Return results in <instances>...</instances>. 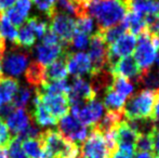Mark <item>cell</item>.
Wrapping results in <instances>:
<instances>
[{"label": "cell", "mask_w": 159, "mask_h": 158, "mask_svg": "<svg viewBox=\"0 0 159 158\" xmlns=\"http://www.w3.org/2000/svg\"><path fill=\"white\" fill-rule=\"evenodd\" d=\"M127 12L124 0H88L82 6V15L96 20L98 32L119 24Z\"/></svg>", "instance_id": "obj_1"}, {"label": "cell", "mask_w": 159, "mask_h": 158, "mask_svg": "<svg viewBox=\"0 0 159 158\" xmlns=\"http://www.w3.org/2000/svg\"><path fill=\"white\" fill-rule=\"evenodd\" d=\"M40 141L43 148L44 158H78L80 146L64 139L59 131L48 129L41 132Z\"/></svg>", "instance_id": "obj_2"}, {"label": "cell", "mask_w": 159, "mask_h": 158, "mask_svg": "<svg viewBox=\"0 0 159 158\" xmlns=\"http://www.w3.org/2000/svg\"><path fill=\"white\" fill-rule=\"evenodd\" d=\"M156 91L142 90L127 100L124 107V117L131 120H152Z\"/></svg>", "instance_id": "obj_3"}, {"label": "cell", "mask_w": 159, "mask_h": 158, "mask_svg": "<svg viewBox=\"0 0 159 158\" xmlns=\"http://www.w3.org/2000/svg\"><path fill=\"white\" fill-rule=\"evenodd\" d=\"M157 44L154 37H152L145 30L136 38V46L133 51V59L138 65L141 75L149 72L152 65L156 61L157 54Z\"/></svg>", "instance_id": "obj_4"}, {"label": "cell", "mask_w": 159, "mask_h": 158, "mask_svg": "<svg viewBox=\"0 0 159 158\" xmlns=\"http://www.w3.org/2000/svg\"><path fill=\"white\" fill-rule=\"evenodd\" d=\"M30 54L32 52H27L22 50V48L14 47L9 52L4 53L0 63L1 70H3L7 77H20L30 64Z\"/></svg>", "instance_id": "obj_5"}, {"label": "cell", "mask_w": 159, "mask_h": 158, "mask_svg": "<svg viewBox=\"0 0 159 158\" xmlns=\"http://www.w3.org/2000/svg\"><path fill=\"white\" fill-rule=\"evenodd\" d=\"M71 116L75 117L84 126L94 128L104 116V105L98 99H93L86 104H73Z\"/></svg>", "instance_id": "obj_6"}, {"label": "cell", "mask_w": 159, "mask_h": 158, "mask_svg": "<svg viewBox=\"0 0 159 158\" xmlns=\"http://www.w3.org/2000/svg\"><path fill=\"white\" fill-rule=\"evenodd\" d=\"M49 29L54 33L65 46L70 48V41L76 34V21L73 17L55 10L50 17Z\"/></svg>", "instance_id": "obj_7"}, {"label": "cell", "mask_w": 159, "mask_h": 158, "mask_svg": "<svg viewBox=\"0 0 159 158\" xmlns=\"http://www.w3.org/2000/svg\"><path fill=\"white\" fill-rule=\"evenodd\" d=\"M81 158H109L104 135L96 128H91L89 135L80 147Z\"/></svg>", "instance_id": "obj_8"}, {"label": "cell", "mask_w": 159, "mask_h": 158, "mask_svg": "<svg viewBox=\"0 0 159 158\" xmlns=\"http://www.w3.org/2000/svg\"><path fill=\"white\" fill-rule=\"evenodd\" d=\"M59 132L64 139L75 144H82L89 135L88 127L84 126L75 117L66 115L57 124Z\"/></svg>", "instance_id": "obj_9"}, {"label": "cell", "mask_w": 159, "mask_h": 158, "mask_svg": "<svg viewBox=\"0 0 159 158\" xmlns=\"http://www.w3.org/2000/svg\"><path fill=\"white\" fill-rule=\"evenodd\" d=\"M135 46L136 37L129 33H126L119 39L116 40L114 43L107 47L106 65L108 66V68H111L119 60L126 56H130V54L133 53Z\"/></svg>", "instance_id": "obj_10"}, {"label": "cell", "mask_w": 159, "mask_h": 158, "mask_svg": "<svg viewBox=\"0 0 159 158\" xmlns=\"http://www.w3.org/2000/svg\"><path fill=\"white\" fill-rule=\"evenodd\" d=\"M90 48H89V59L92 64L91 76L101 74L106 66L107 61V47L98 32H95L90 38Z\"/></svg>", "instance_id": "obj_11"}, {"label": "cell", "mask_w": 159, "mask_h": 158, "mask_svg": "<svg viewBox=\"0 0 159 158\" xmlns=\"http://www.w3.org/2000/svg\"><path fill=\"white\" fill-rule=\"evenodd\" d=\"M36 92L39 94L43 106L57 120L68 115L70 105L66 94H47L40 92L38 89H36Z\"/></svg>", "instance_id": "obj_12"}, {"label": "cell", "mask_w": 159, "mask_h": 158, "mask_svg": "<svg viewBox=\"0 0 159 158\" xmlns=\"http://www.w3.org/2000/svg\"><path fill=\"white\" fill-rule=\"evenodd\" d=\"M69 105L73 104H86L87 102L96 97V92L93 86L84 78H75L69 86V92L67 94Z\"/></svg>", "instance_id": "obj_13"}, {"label": "cell", "mask_w": 159, "mask_h": 158, "mask_svg": "<svg viewBox=\"0 0 159 158\" xmlns=\"http://www.w3.org/2000/svg\"><path fill=\"white\" fill-rule=\"evenodd\" d=\"M67 72L75 78H81L84 75H91L92 64L89 55L84 52H67L65 55Z\"/></svg>", "instance_id": "obj_14"}, {"label": "cell", "mask_w": 159, "mask_h": 158, "mask_svg": "<svg viewBox=\"0 0 159 158\" xmlns=\"http://www.w3.org/2000/svg\"><path fill=\"white\" fill-rule=\"evenodd\" d=\"M69 49L65 47L64 44H55V46H48V44L39 43L36 47H34L33 51L36 57V62L43 65L44 67L54 62L55 60L60 59L63 55L69 52Z\"/></svg>", "instance_id": "obj_15"}, {"label": "cell", "mask_w": 159, "mask_h": 158, "mask_svg": "<svg viewBox=\"0 0 159 158\" xmlns=\"http://www.w3.org/2000/svg\"><path fill=\"white\" fill-rule=\"evenodd\" d=\"M139 133L131 127L127 120H122L116 128L117 148L135 153V142Z\"/></svg>", "instance_id": "obj_16"}, {"label": "cell", "mask_w": 159, "mask_h": 158, "mask_svg": "<svg viewBox=\"0 0 159 158\" xmlns=\"http://www.w3.org/2000/svg\"><path fill=\"white\" fill-rule=\"evenodd\" d=\"M111 76L122 77L126 79H136L139 81L141 77V72L136 65L135 61L132 56H126L124 59L116 62L111 68H109Z\"/></svg>", "instance_id": "obj_17"}, {"label": "cell", "mask_w": 159, "mask_h": 158, "mask_svg": "<svg viewBox=\"0 0 159 158\" xmlns=\"http://www.w3.org/2000/svg\"><path fill=\"white\" fill-rule=\"evenodd\" d=\"M33 121V118L30 114L27 112L26 108H15V111L7 117V127H8L9 132L11 135H14V138L20 132L24 130L30 122Z\"/></svg>", "instance_id": "obj_18"}, {"label": "cell", "mask_w": 159, "mask_h": 158, "mask_svg": "<svg viewBox=\"0 0 159 158\" xmlns=\"http://www.w3.org/2000/svg\"><path fill=\"white\" fill-rule=\"evenodd\" d=\"M33 116L32 118L35 119L36 124L38 127H48V126H55L57 124V120L48 112L43 104L41 103V100L39 94L35 91V97L33 100Z\"/></svg>", "instance_id": "obj_19"}, {"label": "cell", "mask_w": 159, "mask_h": 158, "mask_svg": "<svg viewBox=\"0 0 159 158\" xmlns=\"http://www.w3.org/2000/svg\"><path fill=\"white\" fill-rule=\"evenodd\" d=\"M44 72H46V67L43 65L36 61L30 62L25 70V79L27 84L35 89H39L46 82Z\"/></svg>", "instance_id": "obj_20"}, {"label": "cell", "mask_w": 159, "mask_h": 158, "mask_svg": "<svg viewBox=\"0 0 159 158\" xmlns=\"http://www.w3.org/2000/svg\"><path fill=\"white\" fill-rule=\"evenodd\" d=\"M65 55L55 60L54 62L49 64L48 66H46V72H44L46 82L59 81V80L66 79L68 72H67L66 62H65Z\"/></svg>", "instance_id": "obj_21"}, {"label": "cell", "mask_w": 159, "mask_h": 158, "mask_svg": "<svg viewBox=\"0 0 159 158\" xmlns=\"http://www.w3.org/2000/svg\"><path fill=\"white\" fill-rule=\"evenodd\" d=\"M127 99L117 93L111 86L106 89L104 95V104L107 112L120 113L124 114V107L126 104Z\"/></svg>", "instance_id": "obj_22"}, {"label": "cell", "mask_w": 159, "mask_h": 158, "mask_svg": "<svg viewBox=\"0 0 159 158\" xmlns=\"http://www.w3.org/2000/svg\"><path fill=\"white\" fill-rule=\"evenodd\" d=\"M145 16L141 14H138L135 12L132 11H128L126 16L122 20V23L125 24L127 28V32H129V34L133 35V36H139L143 32H145Z\"/></svg>", "instance_id": "obj_23"}, {"label": "cell", "mask_w": 159, "mask_h": 158, "mask_svg": "<svg viewBox=\"0 0 159 158\" xmlns=\"http://www.w3.org/2000/svg\"><path fill=\"white\" fill-rule=\"evenodd\" d=\"M19 80L11 77H2L0 79V106L10 103L15 92L19 90Z\"/></svg>", "instance_id": "obj_24"}, {"label": "cell", "mask_w": 159, "mask_h": 158, "mask_svg": "<svg viewBox=\"0 0 159 158\" xmlns=\"http://www.w3.org/2000/svg\"><path fill=\"white\" fill-rule=\"evenodd\" d=\"M155 128V126H154ZM154 128L147 133H142L138 135L135 142V152L145 153H155V135H154Z\"/></svg>", "instance_id": "obj_25"}, {"label": "cell", "mask_w": 159, "mask_h": 158, "mask_svg": "<svg viewBox=\"0 0 159 158\" xmlns=\"http://www.w3.org/2000/svg\"><path fill=\"white\" fill-rule=\"evenodd\" d=\"M38 90L47 94H68L69 84L66 79L59 80V81L44 82Z\"/></svg>", "instance_id": "obj_26"}, {"label": "cell", "mask_w": 159, "mask_h": 158, "mask_svg": "<svg viewBox=\"0 0 159 158\" xmlns=\"http://www.w3.org/2000/svg\"><path fill=\"white\" fill-rule=\"evenodd\" d=\"M96 32H98V30H96ZM98 33H100V35L102 36L105 44H106V46H111L116 40L119 39L122 35L126 34L127 28L121 21L119 24H117V25L113 26V27H111V28H107V29H105V30H102V32H98Z\"/></svg>", "instance_id": "obj_27"}, {"label": "cell", "mask_w": 159, "mask_h": 158, "mask_svg": "<svg viewBox=\"0 0 159 158\" xmlns=\"http://www.w3.org/2000/svg\"><path fill=\"white\" fill-rule=\"evenodd\" d=\"M0 36L4 40H9L10 42H12L14 47H16L17 30L2 12H0Z\"/></svg>", "instance_id": "obj_28"}, {"label": "cell", "mask_w": 159, "mask_h": 158, "mask_svg": "<svg viewBox=\"0 0 159 158\" xmlns=\"http://www.w3.org/2000/svg\"><path fill=\"white\" fill-rule=\"evenodd\" d=\"M22 148L27 158H44L40 140H26L22 142Z\"/></svg>", "instance_id": "obj_29"}, {"label": "cell", "mask_w": 159, "mask_h": 158, "mask_svg": "<svg viewBox=\"0 0 159 158\" xmlns=\"http://www.w3.org/2000/svg\"><path fill=\"white\" fill-rule=\"evenodd\" d=\"M111 87L127 100L134 91V86L132 82H130V80L118 76L113 77V84H111Z\"/></svg>", "instance_id": "obj_30"}, {"label": "cell", "mask_w": 159, "mask_h": 158, "mask_svg": "<svg viewBox=\"0 0 159 158\" xmlns=\"http://www.w3.org/2000/svg\"><path fill=\"white\" fill-rule=\"evenodd\" d=\"M36 39L37 38H36V36L34 35V33L26 26V24L24 23V25H22L21 28H20V32H17L16 47H19V48L30 49L34 46Z\"/></svg>", "instance_id": "obj_31"}, {"label": "cell", "mask_w": 159, "mask_h": 158, "mask_svg": "<svg viewBox=\"0 0 159 158\" xmlns=\"http://www.w3.org/2000/svg\"><path fill=\"white\" fill-rule=\"evenodd\" d=\"M25 24L34 33L36 38H39V39H41L43 37V35L47 33V30L49 29L48 23L46 21H43V20L39 19L38 16H32L30 19H27Z\"/></svg>", "instance_id": "obj_32"}, {"label": "cell", "mask_w": 159, "mask_h": 158, "mask_svg": "<svg viewBox=\"0 0 159 158\" xmlns=\"http://www.w3.org/2000/svg\"><path fill=\"white\" fill-rule=\"evenodd\" d=\"M32 88L30 87H22L15 92L11 103L15 108H26L30 97H32Z\"/></svg>", "instance_id": "obj_33"}, {"label": "cell", "mask_w": 159, "mask_h": 158, "mask_svg": "<svg viewBox=\"0 0 159 158\" xmlns=\"http://www.w3.org/2000/svg\"><path fill=\"white\" fill-rule=\"evenodd\" d=\"M95 23L94 20L90 16H82L76 21V33L84 34L87 36L94 34Z\"/></svg>", "instance_id": "obj_34"}, {"label": "cell", "mask_w": 159, "mask_h": 158, "mask_svg": "<svg viewBox=\"0 0 159 158\" xmlns=\"http://www.w3.org/2000/svg\"><path fill=\"white\" fill-rule=\"evenodd\" d=\"M42 131L40 130V128L36 124H34L32 121L22 132H20L16 135V139L20 140L21 142L26 141V140H39L40 135H41Z\"/></svg>", "instance_id": "obj_35"}, {"label": "cell", "mask_w": 159, "mask_h": 158, "mask_svg": "<svg viewBox=\"0 0 159 158\" xmlns=\"http://www.w3.org/2000/svg\"><path fill=\"white\" fill-rule=\"evenodd\" d=\"M145 25L146 30L152 37L156 38L159 35V13L158 14H148L145 15Z\"/></svg>", "instance_id": "obj_36"}, {"label": "cell", "mask_w": 159, "mask_h": 158, "mask_svg": "<svg viewBox=\"0 0 159 158\" xmlns=\"http://www.w3.org/2000/svg\"><path fill=\"white\" fill-rule=\"evenodd\" d=\"M30 1H32V3H35L38 10L43 12L49 19L52 16L53 13L57 10L55 3H57V0H30Z\"/></svg>", "instance_id": "obj_37"}, {"label": "cell", "mask_w": 159, "mask_h": 158, "mask_svg": "<svg viewBox=\"0 0 159 158\" xmlns=\"http://www.w3.org/2000/svg\"><path fill=\"white\" fill-rule=\"evenodd\" d=\"M2 13L6 15V17L9 20V22H10L13 26L15 25V26H19V27H21L22 25H24V23H25L26 20H27V17H28V16L23 15L21 12H19L14 7L8 9L6 12H2Z\"/></svg>", "instance_id": "obj_38"}, {"label": "cell", "mask_w": 159, "mask_h": 158, "mask_svg": "<svg viewBox=\"0 0 159 158\" xmlns=\"http://www.w3.org/2000/svg\"><path fill=\"white\" fill-rule=\"evenodd\" d=\"M55 9L67 15H78V8L71 0H57L55 3Z\"/></svg>", "instance_id": "obj_39"}, {"label": "cell", "mask_w": 159, "mask_h": 158, "mask_svg": "<svg viewBox=\"0 0 159 158\" xmlns=\"http://www.w3.org/2000/svg\"><path fill=\"white\" fill-rule=\"evenodd\" d=\"M8 148L9 158H27L23 148H22V142L17 140L16 138H13Z\"/></svg>", "instance_id": "obj_40"}, {"label": "cell", "mask_w": 159, "mask_h": 158, "mask_svg": "<svg viewBox=\"0 0 159 158\" xmlns=\"http://www.w3.org/2000/svg\"><path fill=\"white\" fill-rule=\"evenodd\" d=\"M89 43H90L89 36L84 34H79V33H76L70 41V46H73L76 50H86Z\"/></svg>", "instance_id": "obj_41"}, {"label": "cell", "mask_w": 159, "mask_h": 158, "mask_svg": "<svg viewBox=\"0 0 159 158\" xmlns=\"http://www.w3.org/2000/svg\"><path fill=\"white\" fill-rule=\"evenodd\" d=\"M13 140V137L9 132L8 127L4 124L3 119L0 118V148L9 147L11 141Z\"/></svg>", "instance_id": "obj_42"}, {"label": "cell", "mask_w": 159, "mask_h": 158, "mask_svg": "<svg viewBox=\"0 0 159 158\" xmlns=\"http://www.w3.org/2000/svg\"><path fill=\"white\" fill-rule=\"evenodd\" d=\"M41 40H42L41 43L48 44V46H55V44H64L63 42L61 41V39H60L59 37H57V35L54 34V33L51 32L50 29L47 30V33L43 35V37L41 38ZM64 46H65V44H64ZM65 47H66V46H65ZM67 48H68V47H67Z\"/></svg>", "instance_id": "obj_43"}, {"label": "cell", "mask_w": 159, "mask_h": 158, "mask_svg": "<svg viewBox=\"0 0 159 158\" xmlns=\"http://www.w3.org/2000/svg\"><path fill=\"white\" fill-rule=\"evenodd\" d=\"M14 8L23 15L28 16V13H30V9H32V1L30 0H17L15 2Z\"/></svg>", "instance_id": "obj_44"}, {"label": "cell", "mask_w": 159, "mask_h": 158, "mask_svg": "<svg viewBox=\"0 0 159 158\" xmlns=\"http://www.w3.org/2000/svg\"><path fill=\"white\" fill-rule=\"evenodd\" d=\"M15 111V107L13 106V104L11 103H7L3 105L0 106V118H6L8 116H10L13 112Z\"/></svg>", "instance_id": "obj_45"}, {"label": "cell", "mask_w": 159, "mask_h": 158, "mask_svg": "<svg viewBox=\"0 0 159 158\" xmlns=\"http://www.w3.org/2000/svg\"><path fill=\"white\" fill-rule=\"evenodd\" d=\"M133 155H134V153L117 148L115 152L111 153L109 158H133Z\"/></svg>", "instance_id": "obj_46"}, {"label": "cell", "mask_w": 159, "mask_h": 158, "mask_svg": "<svg viewBox=\"0 0 159 158\" xmlns=\"http://www.w3.org/2000/svg\"><path fill=\"white\" fill-rule=\"evenodd\" d=\"M152 120L154 122L159 121V90L156 91V99H155V105H154L153 111V116H152Z\"/></svg>", "instance_id": "obj_47"}, {"label": "cell", "mask_w": 159, "mask_h": 158, "mask_svg": "<svg viewBox=\"0 0 159 158\" xmlns=\"http://www.w3.org/2000/svg\"><path fill=\"white\" fill-rule=\"evenodd\" d=\"M17 0H0V12H6L8 9L12 8Z\"/></svg>", "instance_id": "obj_48"}, {"label": "cell", "mask_w": 159, "mask_h": 158, "mask_svg": "<svg viewBox=\"0 0 159 158\" xmlns=\"http://www.w3.org/2000/svg\"><path fill=\"white\" fill-rule=\"evenodd\" d=\"M133 158H157L155 153H145V152H135Z\"/></svg>", "instance_id": "obj_49"}, {"label": "cell", "mask_w": 159, "mask_h": 158, "mask_svg": "<svg viewBox=\"0 0 159 158\" xmlns=\"http://www.w3.org/2000/svg\"><path fill=\"white\" fill-rule=\"evenodd\" d=\"M0 158H9L8 151L6 148H0Z\"/></svg>", "instance_id": "obj_50"}, {"label": "cell", "mask_w": 159, "mask_h": 158, "mask_svg": "<svg viewBox=\"0 0 159 158\" xmlns=\"http://www.w3.org/2000/svg\"><path fill=\"white\" fill-rule=\"evenodd\" d=\"M155 40H156V44H157V48H159V35L156 37Z\"/></svg>", "instance_id": "obj_51"}, {"label": "cell", "mask_w": 159, "mask_h": 158, "mask_svg": "<svg viewBox=\"0 0 159 158\" xmlns=\"http://www.w3.org/2000/svg\"><path fill=\"white\" fill-rule=\"evenodd\" d=\"M155 154L159 157V146H158V147H156V148H155Z\"/></svg>", "instance_id": "obj_52"}, {"label": "cell", "mask_w": 159, "mask_h": 158, "mask_svg": "<svg viewBox=\"0 0 159 158\" xmlns=\"http://www.w3.org/2000/svg\"><path fill=\"white\" fill-rule=\"evenodd\" d=\"M3 77V75H2V70H1V66H0V79Z\"/></svg>", "instance_id": "obj_53"}, {"label": "cell", "mask_w": 159, "mask_h": 158, "mask_svg": "<svg viewBox=\"0 0 159 158\" xmlns=\"http://www.w3.org/2000/svg\"><path fill=\"white\" fill-rule=\"evenodd\" d=\"M156 60H157V62H158V65H159V56H157V59H156Z\"/></svg>", "instance_id": "obj_54"}, {"label": "cell", "mask_w": 159, "mask_h": 158, "mask_svg": "<svg viewBox=\"0 0 159 158\" xmlns=\"http://www.w3.org/2000/svg\"><path fill=\"white\" fill-rule=\"evenodd\" d=\"M78 158H81V157H80V156H79V157H78Z\"/></svg>", "instance_id": "obj_55"}, {"label": "cell", "mask_w": 159, "mask_h": 158, "mask_svg": "<svg viewBox=\"0 0 159 158\" xmlns=\"http://www.w3.org/2000/svg\"><path fill=\"white\" fill-rule=\"evenodd\" d=\"M157 158H159V157H158V156H157Z\"/></svg>", "instance_id": "obj_56"}]
</instances>
